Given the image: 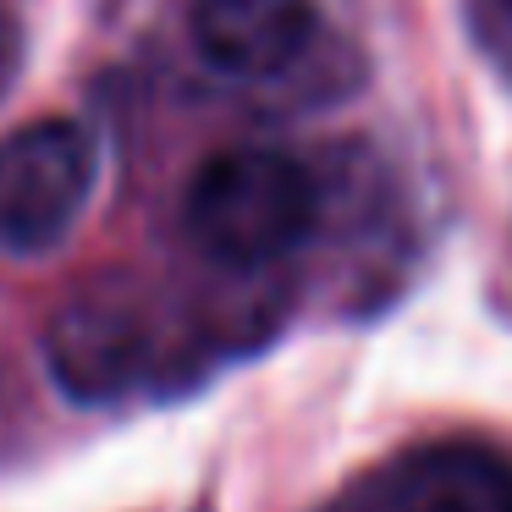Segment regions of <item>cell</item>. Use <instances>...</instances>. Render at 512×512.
Masks as SVG:
<instances>
[{
	"label": "cell",
	"mask_w": 512,
	"mask_h": 512,
	"mask_svg": "<svg viewBox=\"0 0 512 512\" xmlns=\"http://www.w3.org/2000/svg\"><path fill=\"white\" fill-rule=\"evenodd\" d=\"M188 237L226 270H265L309 243L320 221V188L281 149H221L188 182Z\"/></svg>",
	"instance_id": "cell-1"
},
{
	"label": "cell",
	"mask_w": 512,
	"mask_h": 512,
	"mask_svg": "<svg viewBox=\"0 0 512 512\" xmlns=\"http://www.w3.org/2000/svg\"><path fill=\"white\" fill-rule=\"evenodd\" d=\"M94 144L67 116L6 133L0 144V243L12 254H50L78 226L94 193Z\"/></svg>",
	"instance_id": "cell-2"
},
{
	"label": "cell",
	"mask_w": 512,
	"mask_h": 512,
	"mask_svg": "<svg viewBox=\"0 0 512 512\" xmlns=\"http://www.w3.org/2000/svg\"><path fill=\"white\" fill-rule=\"evenodd\" d=\"M45 358L72 402H116L149 364L144 314L116 292H83L50 320Z\"/></svg>",
	"instance_id": "cell-3"
},
{
	"label": "cell",
	"mask_w": 512,
	"mask_h": 512,
	"mask_svg": "<svg viewBox=\"0 0 512 512\" xmlns=\"http://www.w3.org/2000/svg\"><path fill=\"white\" fill-rule=\"evenodd\" d=\"M193 50L226 78H281L320 34L314 0H188Z\"/></svg>",
	"instance_id": "cell-4"
},
{
	"label": "cell",
	"mask_w": 512,
	"mask_h": 512,
	"mask_svg": "<svg viewBox=\"0 0 512 512\" xmlns=\"http://www.w3.org/2000/svg\"><path fill=\"white\" fill-rule=\"evenodd\" d=\"M386 512H512V463L479 441L413 446L386 479Z\"/></svg>",
	"instance_id": "cell-5"
},
{
	"label": "cell",
	"mask_w": 512,
	"mask_h": 512,
	"mask_svg": "<svg viewBox=\"0 0 512 512\" xmlns=\"http://www.w3.org/2000/svg\"><path fill=\"white\" fill-rule=\"evenodd\" d=\"M0 89H6V34H0Z\"/></svg>",
	"instance_id": "cell-6"
},
{
	"label": "cell",
	"mask_w": 512,
	"mask_h": 512,
	"mask_svg": "<svg viewBox=\"0 0 512 512\" xmlns=\"http://www.w3.org/2000/svg\"><path fill=\"white\" fill-rule=\"evenodd\" d=\"M342 512H386V507H342Z\"/></svg>",
	"instance_id": "cell-7"
},
{
	"label": "cell",
	"mask_w": 512,
	"mask_h": 512,
	"mask_svg": "<svg viewBox=\"0 0 512 512\" xmlns=\"http://www.w3.org/2000/svg\"><path fill=\"white\" fill-rule=\"evenodd\" d=\"M199 512H204V507H199Z\"/></svg>",
	"instance_id": "cell-8"
}]
</instances>
